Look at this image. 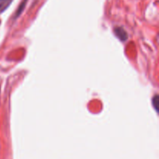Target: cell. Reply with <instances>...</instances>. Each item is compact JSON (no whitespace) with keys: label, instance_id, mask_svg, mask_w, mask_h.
<instances>
[{"label":"cell","instance_id":"cell-2","mask_svg":"<svg viewBox=\"0 0 159 159\" xmlns=\"http://www.w3.org/2000/svg\"><path fill=\"white\" fill-rule=\"evenodd\" d=\"M12 0H0V12H3L11 3Z\"/></svg>","mask_w":159,"mask_h":159},{"label":"cell","instance_id":"cell-1","mask_svg":"<svg viewBox=\"0 0 159 159\" xmlns=\"http://www.w3.org/2000/svg\"><path fill=\"white\" fill-rule=\"evenodd\" d=\"M114 33L116 37L121 40V41H125L127 39V34L124 28L122 27H116L114 29Z\"/></svg>","mask_w":159,"mask_h":159},{"label":"cell","instance_id":"cell-3","mask_svg":"<svg viewBox=\"0 0 159 159\" xmlns=\"http://www.w3.org/2000/svg\"><path fill=\"white\" fill-rule=\"evenodd\" d=\"M152 103H153V107H155V110L158 112V105H159V97L158 96H155L152 99Z\"/></svg>","mask_w":159,"mask_h":159}]
</instances>
